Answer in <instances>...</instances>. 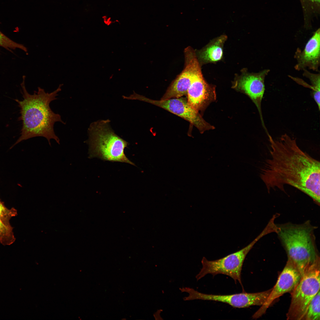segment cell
Segmentation results:
<instances>
[{
	"instance_id": "obj_4",
	"label": "cell",
	"mask_w": 320,
	"mask_h": 320,
	"mask_svg": "<svg viewBox=\"0 0 320 320\" xmlns=\"http://www.w3.org/2000/svg\"><path fill=\"white\" fill-rule=\"evenodd\" d=\"M108 119L94 122L88 130L89 158L97 157L105 161L120 162L135 166L124 153L128 143L116 134Z\"/></svg>"
},
{
	"instance_id": "obj_17",
	"label": "cell",
	"mask_w": 320,
	"mask_h": 320,
	"mask_svg": "<svg viewBox=\"0 0 320 320\" xmlns=\"http://www.w3.org/2000/svg\"><path fill=\"white\" fill-rule=\"evenodd\" d=\"M304 72L303 73V76L309 79L311 86V89H312V95L313 98L316 103L320 110V74H314L310 73L306 69L303 70Z\"/></svg>"
},
{
	"instance_id": "obj_19",
	"label": "cell",
	"mask_w": 320,
	"mask_h": 320,
	"mask_svg": "<svg viewBox=\"0 0 320 320\" xmlns=\"http://www.w3.org/2000/svg\"><path fill=\"white\" fill-rule=\"evenodd\" d=\"M17 215V209L14 208L9 209L0 200V219L7 226H12L10 223L11 219Z\"/></svg>"
},
{
	"instance_id": "obj_15",
	"label": "cell",
	"mask_w": 320,
	"mask_h": 320,
	"mask_svg": "<svg viewBox=\"0 0 320 320\" xmlns=\"http://www.w3.org/2000/svg\"><path fill=\"white\" fill-rule=\"evenodd\" d=\"M300 1L303 13L304 26L306 28H310L312 19L319 14L320 0Z\"/></svg>"
},
{
	"instance_id": "obj_16",
	"label": "cell",
	"mask_w": 320,
	"mask_h": 320,
	"mask_svg": "<svg viewBox=\"0 0 320 320\" xmlns=\"http://www.w3.org/2000/svg\"><path fill=\"white\" fill-rule=\"evenodd\" d=\"M302 320H320V291L311 301Z\"/></svg>"
},
{
	"instance_id": "obj_10",
	"label": "cell",
	"mask_w": 320,
	"mask_h": 320,
	"mask_svg": "<svg viewBox=\"0 0 320 320\" xmlns=\"http://www.w3.org/2000/svg\"><path fill=\"white\" fill-rule=\"evenodd\" d=\"M270 72L268 69L258 73H250L243 68L240 75H236L232 83V88L248 96L256 106L263 127L266 130L261 110V103L265 91L264 81Z\"/></svg>"
},
{
	"instance_id": "obj_3",
	"label": "cell",
	"mask_w": 320,
	"mask_h": 320,
	"mask_svg": "<svg viewBox=\"0 0 320 320\" xmlns=\"http://www.w3.org/2000/svg\"><path fill=\"white\" fill-rule=\"evenodd\" d=\"M276 233L287 255L302 276L308 267L320 259L316 242V227L308 220L300 224H277Z\"/></svg>"
},
{
	"instance_id": "obj_12",
	"label": "cell",
	"mask_w": 320,
	"mask_h": 320,
	"mask_svg": "<svg viewBox=\"0 0 320 320\" xmlns=\"http://www.w3.org/2000/svg\"><path fill=\"white\" fill-rule=\"evenodd\" d=\"M185 66L180 73L170 84L161 100L179 98L187 96L192 77L194 50L188 48L184 50Z\"/></svg>"
},
{
	"instance_id": "obj_7",
	"label": "cell",
	"mask_w": 320,
	"mask_h": 320,
	"mask_svg": "<svg viewBox=\"0 0 320 320\" xmlns=\"http://www.w3.org/2000/svg\"><path fill=\"white\" fill-rule=\"evenodd\" d=\"M128 100H135L147 102L165 109L188 121L202 133L215 128L203 118L199 113L188 103L187 98L183 97L165 100H155L134 92Z\"/></svg>"
},
{
	"instance_id": "obj_8",
	"label": "cell",
	"mask_w": 320,
	"mask_h": 320,
	"mask_svg": "<svg viewBox=\"0 0 320 320\" xmlns=\"http://www.w3.org/2000/svg\"><path fill=\"white\" fill-rule=\"evenodd\" d=\"M272 290V288L266 291L256 293L243 292L228 295L206 294L188 287H183L182 291L189 294L188 296L183 297L184 301L195 300L214 301L227 303L233 307L241 308L252 305H262L267 300Z\"/></svg>"
},
{
	"instance_id": "obj_21",
	"label": "cell",
	"mask_w": 320,
	"mask_h": 320,
	"mask_svg": "<svg viewBox=\"0 0 320 320\" xmlns=\"http://www.w3.org/2000/svg\"><path fill=\"white\" fill-rule=\"evenodd\" d=\"M102 18L104 23L107 24L109 25L111 22V18L110 17H108L107 16H104Z\"/></svg>"
},
{
	"instance_id": "obj_1",
	"label": "cell",
	"mask_w": 320,
	"mask_h": 320,
	"mask_svg": "<svg viewBox=\"0 0 320 320\" xmlns=\"http://www.w3.org/2000/svg\"><path fill=\"white\" fill-rule=\"evenodd\" d=\"M268 136L270 156L260 174L268 192L276 189L285 192L284 186L290 185L319 205V161L303 151L296 139L286 134L277 140Z\"/></svg>"
},
{
	"instance_id": "obj_11",
	"label": "cell",
	"mask_w": 320,
	"mask_h": 320,
	"mask_svg": "<svg viewBox=\"0 0 320 320\" xmlns=\"http://www.w3.org/2000/svg\"><path fill=\"white\" fill-rule=\"evenodd\" d=\"M302 276L297 267L288 259L282 271L265 303L252 316L256 319L264 314L272 303L284 294L291 292L300 281Z\"/></svg>"
},
{
	"instance_id": "obj_18",
	"label": "cell",
	"mask_w": 320,
	"mask_h": 320,
	"mask_svg": "<svg viewBox=\"0 0 320 320\" xmlns=\"http://www.w3.org/2000/svg\"><path fill=\"white\" fill-rule=\"evenodd\" d=\"M13 228L6 225L0 219V243L4 245H10L16 239L13 231Z\"/></svg>"
},
{
	"instance_id": "obj_14",
	"label": "cell",
	"mask_w": 320,
	"mask_h": 320,
	"mask_svg": "<svg viewBox=\"0 0 320 320\" xmlns=\"http://www.w3.org/2000/svg\"><path fill=\"white\" fill-rule=\"evenodd\" d=\"M227 38L226 35H222L211 40L201 49L195 50L201 66L209 63H215L223 59L224 45Z\"/></svg>"
},
{
	"instance_id": "obj_5",
	"label": "cell",
	"mask_w": 320,
	"mask_h": 320,
	"mask_svg": "<svg viewBox=\"0 0 320 320\" xmlns=\"http://www.w3.org/2000/svg\"><path fill=\"white\" fill-rule=\"evenodd\" d=\"M320 263L319 259L308 267L291 292V300L287 314V320H302L311 301L320 291Z\"/></svg>"
},
{
	"instance_id": "obj_13",
	"label": "cell",
	"mask_w": 320,
	"mask_h": 320,
	"mask_svg": "<svg viewBox=\"0 0 320 320\" xmlns=\"http://www.w3.org/2000/svg\"><path fill=\"white\" fill-rule=\"evenodd\" d=\"M320 29L314 33L307 43L303 51L298 48L295 53L294 57L297 63L295 67L298 71L308 68L316 71L318 69L320 63Z\"/></svg>"
},
{
	"instance_id": "obj_20",
	"label": "cell",
	"mask_w": 320,
	"mask_h": 320,
	"mask_svg": "<svg viewBox=\"0 0 320 320\" xmlns=\"http://www.w3.org/2000/svg\"><path fill=\"white\" fill-rule=\"evenodd\" d=\"M0 47L8 50L19 49L26 52V48L22 44L16 43L10 39L0 31Z\"/></svg>"
},
{
	"instance_id": "obj_9",
	"label": "cell",
	"mask_w": 320,
	"mask_h": 320,
	"mask_svg": "<svg viewBox=\"0 0 320 320\" xmlns=\"http://www.w3.org/2000/svg\"><path fill=\"white\" fill-rule=\"evenodd\" d=\"M201 66L197 59L193 63L191 83L187 99L190 105L203 113L209 105L216 99V86L209 84L202 74Z\"/></svg>"
},
{
	"instance_id": "obj_2",
	"label": "cell",
	"mask_w": 320,
	"mask_h": 320,
	"mask_svg": "<svg viewBox=\"0 0 320 320\" xmlns=\"http://www.w3.org/2000/svg\"><path fill=\"white\" fill-rule=\"evenodd\" d=\"M21 84L23 99L15 100L20 108V119L23 127L20 136L15 144L25 140L36 137L46 138L51 146L50 140H54L59 144L60 140L55 134L54 127L55 123L59 122L65 124L61 116L54 112L50 108V103L57 99L58 93L62 85L54 91L49 93L40 87L33 94L27 91L24 83V78Z\"/></svg>"
},
{
	"instance_id": "obj_6",
	"label": "cell",
	"mask_w": 320,
	"mask_h": 320,
	"mask_svg": "<svg viewBox=\"0 0 320 320\" xmlns=\"http://www.w3.org/2000/svg\"><path fill=\"white\" fill-rule=\"evenodd\" d=\"M268 234L264 229L250 243L241 249L215 260H209L204 257L201 261L202 268L195 277L198 281L206 275L213 276L223 274L232 278L235 282L238 281L242 286L241 273L245 258L253 246L260 239Z\"/></svg>"
}]
</instances>
